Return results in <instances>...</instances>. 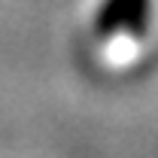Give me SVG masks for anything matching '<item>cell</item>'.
<instances>
[{"label": "cell", "mask_w": 158, "mask_h": 158, "mask_svg": "<svg viewBox=\"0 0 158 158\" xmlns=\"http://www.w3.org/2000/svg\"><path fill=\"white\" fill-rule=\"evenodd\" d=\"M152 15H155V0H100L91 15V31L103 43L140 40L149 34Z\"/></svg>", "instance_id": "1"}]
</instances>
